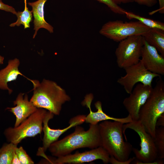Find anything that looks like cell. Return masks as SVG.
I'll return each instance as SVG.
<instances>
[{
	"mask_svg": "<svg viewBox=\"0 0 164 164\" xmlns=\"http://www.w3.org/2000/svg\"><path fill=\"white\" fill-rule=\"evenodd\" d=\"M124 124L119 121L106 120L98 124L101 146L110 155L109 163L112 164H129L136 159L135 157L129 158L133 147L124 140Z\"/></svg>",
	"mask_w": 164,
	"mask_h": 164,
	"instance_id": "1",
	"label": "cell"
},
{
	"mask_svg": "<svg viewBox=\"0 0 164 164\" xmlns=\"http://www.w3.org/2000/svg\"><path fill=\"white\" fill-rule=\"evenodd\" d=\"M75 127L73 133L50 145L48 149L52 155L59 157L70 154L77 149L88 148L92 149L101 146L98 124L90 125L87 131L79 125Z\"/></svg>",
	"mask_w": 164,
	"mask_h": 164,
	"instance_id": "2",
	"label": "cell"
},
{
	"mask_svg": "<svg viewBox=\"0 0 164 164\" xmlns=\"http://www.w3.org/2000/svg\"><path fill=\"white\" fill-rule=\"evenodd\" d=\"M33 95L30 101L37 108H43L59 115L62 105L69 101L70 97L64 90L55 82L43 79L40 83L33 80Z\"/></svg>",
	"mask_w": 164,
	"mask_h": 164,
	"instance_id": "3",
	"label": "cell"
},
{
	"mask_svg": "<svg viewBox=\"0 0 164 164\" xmlns=\"http://www.w3.org/2000/svg\"><path fill=\"white\" fill-rule=\"evenodd\" d=\"M164 113V82L160 77L138 113V120L153 138L155 137L157 120Z\"/></svg>",
	"mask_w": 164,
	"mask_h": 164,
	"instance_id": "4",
	"label": "cell"
},
{
	"mask_svg": "<svg viewBox=\"0 0 164 164\" xmlns=\"http://www.w3.org/2000/svg\"><path fill=\"white\" fill-rule=\"evenodd\" d=\"M129 128L136 132L140 139V149L133 148L132 151L135 155V159L133 164H159L157 160L158 153L155 145L154 139L146 131L142 123L138 120L132 121L124 124L122 127V132L126 141L127 138L125 134V130Z\"/></svg>",
	"mask_w": 164,
	"mask_h": 164,
	"instance_id": "5",
	"label": "cell"
},
{
	"mask_svg": "<svg viewBox=\"0 0 164 164\" xmlns=\"http://www.w3.org/2000/svg\"><path fill=\"white\" fill-rule=\"evenodd\" d=\"M47 111L42 108L36 110L16 127L5 129L4 134L9 142L17 145L24 139L33 137L43 131V124Z\"/></svg>",
	"mask_w": 164,
	"mask_h": 164,
	"instance_id": "6",
	"label": "cell"
},
{
	"mask_svg": "<svg viewBox=\"0 0 164 164\" xmlns=\"http://www.w3.org/2000/svg\"><path fill=\"white\" fill-rule=\"evenodd\" d=\"M150 29L139 21L124 22L116 20L105 23L99 33L114 41L120 42L131 36H142Z\"/></svg>",
	"mask_w": 164,
	"mask_h": 164,
	"instance_id": "7",
	"label": "cell"
},
{
	"mask_svg": "<svg viewBox=\"0 0 164 164\" xmlns=\"http://www.w3.org/2000/svg\"><path fill=\"white\" fill-rule=\"evenodd\" d=\"M144 41L142 36L135 35L119 42L115 52L119 68L124 69L140 61Z\"/></svg>",
	"mask_w": 164,
	"mask_h": 164,
	"instance_id": "8",
	"label": "cell"
},
{
	"mask_svg": "<svg viewBox=\"0 0 164 164\" xmlns=\"http://www.w3.org/2000/svg\"><path fill=\"white\" fill-rule=\"evenodd\" d=\"M126 74L117 80V82L122 86L125 92L129 94L135 86L140 83L145 85L152 86V82L159 75L154 73L147 70L140 60L137 63L124 69Z\"/></svg>",
	"mask_w": 164,
	"mask_h": 164,
	"instance_id": "9",
	"label": "cell"
},
{
	"mask_svg": "<svg viewBox=\"0 0 164 164\" xmlns=\"http://www.w3.org/2000/svg\"><path fill=\"white\" fill-rule=\"evenodd\" d=\"M110 155L107 151L100 146L91 150L82 152H76L74 154H70L57 157L50 162L53 164H81L88 162L98 159L101 160L104 164L109 163Z\"/></svg>",
	"mask_w": 164,
	"mask_h": 164,
	"instance_id": "10",
	"label": "cell"
},
{
	"mask_svg": "<svg viewBox=\"0 0 164 164\" xmlns=\"http://www.w3.org/2000/svg\"><path fill=\"white\" fill-rule=\"evenodd\" d=\"M152 89V86L138 84L130 95L124 100L123 104L132 121L138 120L140 109L149 97Z\"/></svg>",
	"mask_w": 164,
	"mask_h": 164,
	"instance_id": "11",
	"label": "cell"
},
{
	"mask_svg": "<svg viewBox=\"0 0 164 164\" xmlns=\"http://www.w3.org/2000/svg\"><path fill=\"white\" fill-rule=\"evenodd\" d=\"M54 115L53 113L48 111L43 120V131L44 136L42 149L44 152L52 143L57 140L59 137L64 133L70 128L84 123L86 117L84 115H77L70 120L69 125L66 128L62 129H53L49 127L48 124L49 121L53 118Z\"/></svg>",
	"mask_w": 164,
	"mask_h": 164,
	"instance_id": "12",
	"label": "cell"
},
{
	"mask_svg": "<svg viewBox=\"0 0 164 164\" xmlns=\"http://www.w3.org/2000/svg\"><path fill=\"white\" fill-rule=\"evenodd\" d=\"M140 60L145 68L160 76L164 75V56L144 39Z\"/></svg>",
	"mask_w": 164,
	"mask_h": 164,
	"instance_id": "13",
	"label": "cell"
},
{
	"mask_svg": "<svg viewBox=\"0 0 164 164\" xmlns=\"http://www.w3.org/2000/svg\"><path fill=\"white\" fill-rule=\"evenodd\" d=\"M93 99L92 94H90L86 95L82 102V104L86 105L90 110L89 113L86 116V122L90 125H95L98 124L99 122L106 120L117 121L124 124L129 123L132 120L129 115L124 118H116L108 116L103 111L102 109V103L100 101H97L95 103V106L97 111L93 112L91 108V104Z\"/></svg>",
	"mask_w": 164,
	"mask_h": 164,
	"instance_id": "14",
	"label": "cell"
},
{
	"mask_svg": "<svg viewBox=\"0 0 164 164\" xmlns=\"http://www.w3.org/2000/svg\"><path fill=\"white\" fill-rule=\"evenodd\" d=\"M20 93L18 95L13 104L16 106L6 108L15 116L16 120L14 127H16L37 110L36 108L28 99L27 94Z\"/></svg>",
	"mask_w": 164,
	"mask_h": 164,
	"instance_id": "15",
	"label": "cell"
},
{
	"mask_svg": "<svg viewBox=\"0 0 164 164\" xmlns=\"http://www.w3.org/2000/svg\"><path fill=\"white\" fill-rule=\"evenodd\" d=\"M19 60L17 58L9 60L7 66L0 70V88L8 90L9 94L12 91L9 88L7 83L16 80L19 75L24 76L31 82L32 81V80L26 77L19 71Z\"/></svg>",
	"mask_w": 164,
	"mask_h": 164,
	"instance_id": "16",
	"label": "cell"
},
{
	"mask_svg": "<svg viewBox=\"0 0 164 164\" xmlns=\"http://www.w3.org/2000/svg\"><path fill=\"white\" fill-rule=\"evenodd\" d=\"M47 0H38L32 2H29L28 4L31 6V11L34 18L33 23L34 29L35 32L33 38H34L39 29L44 28L50 32H53V28L45 20L44 17V7Z\"/></svg>",
	"mask_w": 164,
	"mask_h": 164,
	"instance_id": "17",
	"label": "cell"
},
{
	"mask_svg": "<svg viewBox=\"0 0 164 164\" xmlns=\"http://www.w3.org/2000/svg\"><path fill=\"white\" fill-rule=\"evenodd\" d=\"M142 36L148 43L155 47L164 56V31L150 29Z\"/></svg>",
	"mask_w": 164,
	"mask_h": 164,
	"instance_id": "18",
	"label": "cell"
},
{
	"mask_svg": "<svg viewBox=\"0 0 164 164\" xmlns=\"http://www.w3.org/2000/svg\"><path fill=\"white\" fill-rule=\"evenodd\" d=\"M129 19H136L150 29H157L164 31V24L160 21L145 18L132 12L126 11L125 14Z\"/></svg>",
	"mask_w": 164,
	"mask_h": 164,
	"instance_id": "19",
	"label": "cell"
},
{
	"mask_svg": "<svg viewBox=\"0 0 164 164\" xmlns=\"http://www.w3.org/2000/svg\"><path fill=\"white\" fill-rule=\"evenodd\" d=\"M24 0V10L22 12H17L15 15L17 17V20L15 22L10 24V26H19L22 24L24 26L25 29L30 27V23L32 20V11L29 10L27 7L26 0Z\"/></svg>",
	"mask_w": 164,
	"mask_h": 164,
	"instance_id": "20",
	"label": "cell"
},
{
	"mask_svg": "<svg viewBox=\"0 0 164 164\" xmlns=\"http://www.w3.org/2000/svg\"><path fill=\"white\" fill-rule=\"evenodd\" d=\"M17 145L12 143L4 144L0 149V164H11Z\"/></svg>",
	"mask_w": 164,
	"mask_h": 164,
	"instance_id": "21",
	"label": "cell"
},
{
	"mask_svg": "<svg viewBox=\"0 0 164 164\" xmlns=\"http://www.w3.org/2000/svg\"><path fill=\"white\" fill-rule=\"evenodd\" d=\"M158 159H164V126L156 127L154 138Z\"/></svg>",
	"mask_w": 164,
	"mask_h": 164,
	"instance_id": "22",
	"label": "cell"
},
{
	"mask_svg": "<svg viewBox=\"0 0 164 164\" xmlns=\"http://www.w3.org/2000/svg\"><path fill=\"white\" fill-rule=\"evenodd\" d=\"M15 152L19 160L20 164H33L34 162L27 154L26 151L22 146L15 149Z\"/></svg>",
	"mask_w": 164,
	"mask_h": 164,
	"instance_id": "23",
	"label": "cell"
},
{
	"mask_svg": "<svg viewBox=\"0 0 164 164\" xmlns=\"http://www.w3.org/2000/svg\"><path fill=\"white\" fill-rule=\"evenodd\" d=\"M96 0L106 5L112 12L115 13L120 15H125L127 11L119 6L112 0Z\"/></svg>",
	"mask_w": 164,
	"mask_h": 164,
	"instance_id": "24",
	"label": "cell"
},
{
	"mask_svg": "<svg viewBox=\"0 0 164 164\" xmlns=\"http://www.w3.org/2000/svg\"><path fill=\"white\" fill-rule=\"evenodd\" d=\"M133 1L139 5L149 7L154 6L157 2V0H133Z\"/></svg>",
	"mask_w": 164,
	"mask_h": 164,
	"instance_id": "25",
	"label": "cell"
},
{
	"mask_svg": "<svg viewBox=\"0 0 164 164\" xmlns=\"http://www.w3.org/2000/svg\"><path fill=\"white\" fill-rule=\"evenodd\" d=\"M0 10L9 12L15 14L17 12L12 7L3 3L2 0H0Z\"/></svg>",
	"mask_w": 164,
	"mask_h": 164,
	"instance_id": "26",
	"label": "cell"
},
{
	"mask_svg": "<svg viewBox=\"0 0 164 164\" xmlns=\"http://www.w3.org/2000/svg\"><path fill=\"white\" fill-rule=\"evenodd\" d=\"M164 126V113L157 119L156 122V127Z\"/></svg>",
	"mask_w": 164,
	"mask_h": 164,
	"instance_id": "27",
	"label": "cell"
},
{
	"mask_svg": "<svg viewBox=\"0 0 164 164\" xmlns=\"http://www.w3.org/2000/svg\"><path fill=\"white\" fill-rule=\"evenodd\" d=\"M11 164H20L18 157L15 152V150L13 155Z\"/></svg>",
	"mask_w": 164,
	"mask_h": 164,
	"instance_id": "28",
	"label": "cell"
},
{
	"mask_svg": "<svg viewBox=\"0 0 164 164\" xmlns=\"http://www.w3.org/2000/svg\"><path fill=\"white\" fill-rule=\"evenodd\" d=\"M159 9V12L161 13H164V0H158Z\"/></svg>",
	"mask_w": 164,
	"mask_h": 164,
	"instance_id": "29",
	"label": "cell"
},
{
	"mask_svg": "<svg viewBox=\"0 0 164 164\" xmlns=\"http://www.w3.org/2000/svg\"><path fill=\"white\" fill-rule=\"evenodd\" d=\"M117 4L127 3L133 2V0H112Z\"/></svg>",
	"mask_w": 164,
	"mask_h": 164,
	"instance_id": "30",
	"label": "cell"
},
{
	"mask_svg": "<svg viewBox=\"0 0 164 164\" xmlns=\"http://www.w3.org/2000/svg\"><path fill=\"white\" fill-rule=\"evenodd\" d=\"M4 57L0 55V64H2L3 63Z\"/></svg>",
	"mask_w": 164,
	"mask_h": 164,
	"instance_id": "31",
	"label": "cell"
}]
</instances>
